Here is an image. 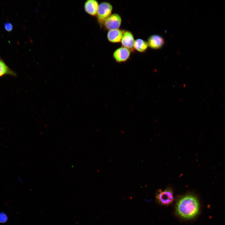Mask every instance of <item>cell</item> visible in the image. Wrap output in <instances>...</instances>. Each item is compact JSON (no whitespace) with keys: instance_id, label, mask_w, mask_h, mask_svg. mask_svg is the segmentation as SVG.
Returning <instances> with one entry per match:
<instances>
[{"instance_id":"obj_12","label":"cell","mask_w":225,"mask_h":225,"mask_svg":"<svg viewBox=\"0 0 225 225\" xmlns=\"http://www.w3.org/2000/svg\"><path fill=\"white\" fill-rule=\"evenodd\" d=\"M8 215L4 212H0V223H5L8 221Z\"/></svg>"},{"instance_id":"obj_2","label":"cell","mask_w":225,"mask_h":225,"mask_svg":"<svg viewBox=\"0 0 225 225\" xmlns=\"http://www.w3.org/2000/svg\"><path fill=\"white\" fill-rule=\"evenodd\" d=\"M112 5L108 2H102L99 5L97 16L98 21L100 23L103 24L112 14Z\"/></svg>"},{"instance_id":"obj_8","label":"cell","mask_w":225,"mask_h":225,"mask_svg":"<svg viewBox=\"0 0 225 225\" xmlns=\"http://www.w3.org/2000/svg\"><path fill=\"white\" fill-rule=\"evenodd\" d=\"M124 31L119 29L109 30L107 34L108 41L114 43L121 42Z\"/></svg>"},{"instance_id":"obj_5","label":"cell","mask_w":225,"mask_h":225,"mask_svg":"<svg viewBox=\"0 0 225 225\" xmlns=\"http://www.w3.org/2000/svg\"><path fill=\"white\" fill-rule=\"evenodd\" d=\"M131 51L128 49L122 47L116 49L113 52V57L118 63L123 62L129 58Z\"/></svg>"},{"instance_id":"obj_13","label":"cell","mask_w":225,"mask_h":225,"mask_svg":"<svg viewBox=\"0 0 225 225\" xmlns=\"http://www.w3.org/2000/svg\"><path fill=\"white\" fill-rule=\"evenodd\" d=\"M4 28L6 31L10 32L12 29V26L11 23L7 22L4 25Z\"/></svg>"},{"instance_id":"obj_11","label":"cell","mask_w":225,"mask_h":225,"mask_svg":"<svg viewBox=\"0 0 225 225\" xmlns=\"http://www.w3.org/2000/svg\"><path fill=\"white\" fill-rule=\"evenodd\" d=\"M6 75H16L14 72L11 70L2 61L0 60V77Z\"/></svg>"},{"instance_id":"obj_7","label":"cell","mask_w":225,"mask_h":225,"mask_svg":"<svg viewBox=\"0 0 225 225\" xmlns=\"http://www.w3.org/2000/svg\"><path fill=\"white\" fill-rule=\"evenodd\" d=\"M147 43L148 46L151 48L153 49H158L164 45L165 41L161 35L153 34L148 38Z\"/></svg>"},{"instance_id":"obj_3","label":"cell","mask_w":225,"mask_h":225,"mask_svg":"<svg viewBox=\"0 0 225 225\" xmlns=\"http://www.w3.org/2000/svg\"><path fill=\"white\" fill-rule=\"evenodd\" d=\"M156 198L158 202L163 205H168L173 201L174 197L172 190L167 188L164 191L160 189L158 191Z\"/></svg>"},{"instance_id":"obj_6","label":"cell","mask_w":225,"mask_h":225,"mask_svg":"<svg viewBox=\"0 0 225 225\" xmlns=\"http://www.w3.org/2000/svg\"><path fill=\"white\" fill-rule=\"evenodd\" d=\"M135 40L132 33L129 31H125L121 41L122 47L128 49L130 51H134Z\"/></svg>"},{"instance_id":"obj_4","label":"cell","mask_w":225,"mask_h":225,"mask_svg":"<svg viewBox=\"0 0 225 225\" xmlns=\"http://www.w3.org/2000/svg\"><path fill=\"white\" fill-rule=\"evenodd\" d=\"M122 22L120 16L118 13L112 14L104 22L105 28L109 30L119 29Z\"/></svg>"},{"instance_id":"obj_9","label":"cell","mask_w":225,"mask_h":225,"mask_svg":"<svg viewBox=\"0 0 225 225\" xmlns=\"http://www.w3.org/2000/svg\"><path fill=\"white\" fill-rule=\"evenodd\" d=\"M99 4L95 0H88L84 3V8L85 11L92 16L97 15Z\"/></svg>"},{"instance_id":"obj_10","label":"cell","mask_w":225,"mask_h":225,"mask_svg":"<svg viewBox=\"0 0 225 225\" xmlns=\"http://www.w3.org/2000/svg\"><path fill=\"white\" fill-rule=\"evenodd\" d=\"M148 47L147 42L144 40L138 38L135 41L134 48L140 52H144L147 50Z\"/></svg>"},{"instance_id":"obj_1","label":"cell","mask_w":225,"mask_h":225,"mask_svg":"<svg viewBox=\"0 0 225 225\" xmlns=\"http://www.w3.org/2000/svg\"><path fill=\"white\" fill-rule=\"evenodd\" d=\"M200 209L198 200L194 195L187 194L182 197L178 201L176 211L181 217L186 219L192 218L199 213Z\"/></svg>"}]
</instances>
